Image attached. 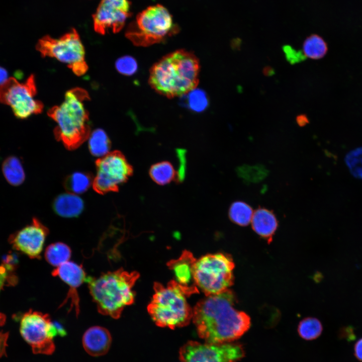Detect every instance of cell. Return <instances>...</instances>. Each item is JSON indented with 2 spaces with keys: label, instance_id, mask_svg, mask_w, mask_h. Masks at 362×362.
I'll return each instance as SVG.
<instances>
[{
  "label": "cell",
  "instance_id": "1",
  "mask_svg": "<svg viewBox=\"0 0 362 362\" xmlns=\"http://www.w3.org/2000/svg\"><path fill=\"white\" fill-rule=\"evenodd\" d=\"M236 297L228 289L206 296L193 308V321L199 337L210 344L232 342L242 336L250 326V318L234 308Z\"/></svg>",
  "mask_w": 362,
  "mask_h": 362
},
{
  "label": "cell",
  "instance_id": "2",
  "mask_svg": "<svg viewBox=\"0 0 362 362\" xmlns=\"http://www.w3.org/2000/svg\"><path fill=\"white\" fill-rule=\"evenodd\" d=\"M199 60L193 53L179 49L167 54L150 69L149 83L168 98L188 93L199 81Z\"/></svg>",
  "mask_w": 362,
  "mask_h": 362
},
{
  "label": "cell",
  "instance_id": "3",
  "mask_svg": "<svg viewBox=\"0 0 362 362\" xmlns=\"http://www.w3.org/2000/svg\"><path fill=\"white\" fill-rule=\"evenodd\" d=\"M89 100L86 90L73 88L65 93L60 105L47 112L57 124L53 131L56 139L69 150L78 148L90 135L89 113L85 107V102Z\"/></svg>",
  "mask_w": 362,
  "mask_h": 362
},
{
  "label": "cell",
  "instance_id": "4",
  "mask_svg": "<svg viewBox=\"0 0 362 362\" xmlns=\"http://www.w3.org/2000/svg\"><path fill=\"white\" fill-rule=\"evenodd\" d=\"M139 277L136 271L129 272L120 268L97 278L86 277L85 282L98 312L114 319L119 318L124 308L134 302L133 287Z\"/></svg>",
  "mask_w": 362,
  "mask_h": 362
},
{
  "label": "cell",
  "instance_id": "5",
  "mask_svg": "<svg viewBox=\"0 0 362 362\" xmlns=\"http://www.w3.org/2000/svg\"><path fill=\"white\" fill-rule=\"evenodd\" d=\"M153 289L147 311L155 324L172 329L188 325L192 319L193 309L187 299L199 293L198 288L184 287L173 280L166 286L155 282Z\"/></svg>",
  "mask_w": 362,
  "mask_h": 362
},
{
  "label": "cell",
  "instance_id": "6",
  "mask_svg": "<svg viewBox=\"0 0 362 362\" xmlns=\"http://www.w3.org/2000/svg\"><path fill=\"white\" fill-rule=\"evenodd\" d=\"M178 31L168 10L157 4L139 13L129 25L125 36L134 45L147 47L165 40Z\"/></svg>",
  "mask_w": 362,
  "mask_h": 362
},
{
  "label": "cell",
  "instance_id": "7",
  "mask_svg": "<svg viewBox=\"0 0 362 362\" xmlns=\"http://www.w3.org/2000/svg\"><path fill=\"white\" fill-rule=\"evenodd\" d=\"M234 263L227 254H207L197 259L194 277L197 287L206 296L218 294L229 289L234 282Z\"/></svg>",
  "mask_w": 362,
  "mask_h": 362
},
{
  "label": "cell",
  "instance_id": "8",
  "mask_svg": "<svg viewBox=\"0 0 362 362\" xmlns=\"http://www.w3.org/2000/svg\"><path fill=\"white\" fill-rule=\"evenodd\" d=\"M36 49L43 57L55 58L64 63L78 76L88 69L84 46L74 28L58 38L48 35L42 37L36 44Z\"/></svg>",
  "mask_w": 362,
  "mask_h": 362
},
{
  "label": "cell",
  "instance_id": "9",
  "mask_svg": "<svg viewBox=\"0 0 362 362\" xmlns=\"http://www.w3.org/2000/svg\"><path fill=\"white\" fill-rule=\"evenodd\" d=\"M37 87L35 76L31 74L24 82L10 77L0 85V102L10 106L16 117L25 119L41 113L43 103L35 99Z\"/></svg>",
  "mask_w": 362,
  "mask_h": 362
},
{
  "label": "cell",
  "instance_id": "10",
  "mask_svg": "<svg viewBox=\"0 0 362 362\" xmlns=\"http://www.w3.org/2000/svg\"><path fill=\"white\" fill-rule=\"evenodd\" d=\"M96 167V175L92 185L96 192L101 195L118 192L119 186L127 182L133 172L132 165L118 150L98 158Z\"/></svg>",
  "mask_w": 362,
  "mask_h": 362
},
{
  "label": "cell",
  "instance_id": "11",
  "mask_svg": "<svg viewBox=\"0 0 362 362\" xmlns=\"http://www.w3.org/2000/svg\"><path fill=\"white\" fill-rule=\"evenodd\" d=\"M20 332L34 353L49 355L54 351L53 339L58 332L49 314L32 310L25 313L21 319Z\"/></svg>",
  "mask_w": 362,
  "mask_h": 362
},
{
  "label": "cell",
  "instance_id": "12",
  "mask_svg": "<svg viewBox=\"0 0 362 362\" xmlns=\"http://www.w3.org/2000/svg\"><path fill=\"white\" fill-rule=\"evenodd\" d=\"M244 356L242 346L232 342L210 344L189 341L179 351L180 362H237Z\"/></svg>",
  "mask_w": 362,
  "mask_h": 362
},
{
  "label": "cell",
  "instance_id": "13",
  "mask_svg": "<svg viewBox=\"0 0 362 362\" xmlns=\"http://www.w3.org/2000/svg\"><path fill=\"white\" fill-rule=\"evenodd\" d=\"M130 6L128 0H101L93 15L95 31L102 35L120 32L131 15Z\"/></svg>",
  "mask_w": 362,
  "mask_h": 362
},
{
  "label": "cell",
  "instance_id": "14",
  "mask_svg": "<svg viewBox=\"0 0 362 362\" xmlns=\"http://www.w3.org/2000/svg\"><path fill=\"white\" fill-rule=\"evenodd\" d=\"M48 234L49 229L33 218L30 224L11 235L9 240L16 249L31 258H39Z\"/></svg>",
  "mask_w": 362,
  "mask_h": 362
},
{
  "label": "cell",
  "instance_id": "15",
  "mask_svg": "<svg viewBox=\"0 0 362 362\" xmlns=\"http://www.w3.org/2000/svg\"><path fill=\"white\" fill-rule=\"evenodd\" d=\"M51 274L53 277H59L69 287L67 296L59 307L70 300L69 311L74 309L77 316L79 314V298L77 290L86 278L82 266L69 260L56 267Z\"/></svg>",
  "mask_w": 362,
  "mask_h": 362
},
{
  "label": "cell",
  "instance_id": "16",
  "mask_svg": "<svg viewBox=\"0 0 362 362\" xmlns=\"http://www.w3.org/2000/svg\"><path fill=\"white\" fill-rule=\"evenodd\" d=\"M197 259L191 252L185 250L178 258L169 261L167 266L172 272L174 280L184 287L198 288L194 277Z\"/></svg>",
  "mask_w": 362,
  "mask_h": 362
},
{
  "label": "cell",
  "instance_id": "17",
  "mask_svg": "<svg viewBox=\"0 0 362 362\" xmlns=\"http://www.w3.org/2000/svg\"><path fill=\"white\" fill-rule=\"evenodd\" d=\"M82 341L83 348L87 353L93 356H99L106 354L109 351L112 336L106 328L95 326L85 331Z\"/></svg>",
  "mask_w": 362,
  "mask_h": 362
},
{
  "label": "cell",
  "instance_id": "18",
  "mask_svg": "<svg viewBox=\"0 0 362 362\" xmlns=\"http://www.w3.org/2000/svg\"><path fill=\"white\" fill-rule=\"evenodd\" d=\"M251 222L253 230L270 243L278 227L273 213L266 209H258L253 213Z\"/></svg>",
  "mask_w": 362,
  "mask_h": 362
},
{
  "label": "cell",
  "instance_id": "19",
  "mask_svg": "<svg viewBox=\"0 0 362 362\" xmlns=\"http://www.w3.org/2000/svg\"><path fill=\"white\" fill-rule=\"evenodd\" d=\"M83 208L82 200L76 194L70 193L59 195L53 203V209L55 212L63 217H77L82 212Z\"/></svg>",
  "mask_w": 362,
  "mask_h": 362
},
{
  "label": "cell",
  "instance_id": "20",
  "mask_svg": "<svg viewBox=\"0 0 362 362\" xmlns=\"http://www.w3.org/2000/svg\"><path fill=\"white\" fill-rule=\"evenodd\" d=\"M4 176L11 185L17 186L25 180V174L19 159L16 156L7 157L2 164Z\"/></svg>",
  "mask_w": 362,
  "mask_h": 362
},
{
  "label": "cell",
  "instance_id": "21",
  "mask_svg": "<svg viewBox=\"0 0 362 362\" xmlns=\"http://www.w3.org/2000/svg\"><path fill=\"white\" fill-rule=\"evenodd\" d=\"M71 255L70 248L66 244L57 242L48 245L45 251V258L51 265L58 267L69 261Z\"/></svg>",
  "mask_w": 362,
  "mask_h": 362
},
{
  "label": "cell",
  "instance_id": "22",
  "mask_svg": "<svg viewBox=\"0 0 362 362\" xmlns=\"http://www.w3.org/2000/svg\"><path fill=\"white\" fill-rule=\"evenodd\" d=\"M111 146V141L103 129H97L90 133L88 149L93 155L101 157L109 153Z\"/></svg>",
  "mask_w": 362,
  "mask_h": 362
},
{
  "label": "cell",
  "instance_id": "23",
  "mask_svg": "<svg viewBox=\"0 0 362 362\" xmlns=\"http://www.w3.org/2000/svg\"><path fill=\"white\" fill-rule=\"evenodd\" d=\"M328 46L326 42L320 36L312 34L308 37L303 44V53L306 57L312 59H320L326 54Z\"/></svg>",
  "mask_w": 362,
  "mask_h": 362
},
{
  "label": "cell",
  "instance_id": "24",
  "mask_svg": "<svg viewBox=\"0 0 362 362\" xmlns=\"http://www.w3.org/2000/svg\"><path fill=\"white\" fill-rule=\"evenodd\" d=\"M152 179L159 185H165L172 181L176 175V171L171 163L163 161L153 164L149 169Z\"/></svg>",
  "mask_w": 362,
  "mask_h": 362
},
{
  "label": "cell",
  "instance_id": "25",
  "mask_svg": "<svg viewBox=\"0 0 362 362\" xmlns=\"http://www.w3.org/2000/svg\"><path fill=\"white\" fill-rule=\"evenodd\" d=\"M87 173L75 172L67 176L64 183V187L70 193L82 194L89 188L93 181Z\"/></svg>",
  "mask_w": 362,
  "mask_h": 362
},
{
  "label": "cell",
  "instance_id": "26",
  "mask_svg": "<svg viewBox=\"0 0 362 362\" xmlns=\"http://www.w3.org/2000/svg\"><path fill=\"white\" fill-rule=\"evenodd\" d=\"M253 212L250 206L242 201L232 204L229 210V216L232 221L240 226H246L251 222Z\"/></svg>",
  "mask_w": 362,
  "mask_h": 362
},
{
  "label": "cell",
  "instance_id": "27",
  "mask_svg": "<svg viewBox=\"0 0 362 362\" xmlns=\"http://www.w3.org/2000/svg\"><path fill=\"white\" fill-rule=\"evenodd\" d=\"M322 326L320 321L315 318H307L299 323L298 331L303 339L311 340L318 338L322 331Z\"/></svg>",
  "mask_w": 362,
  "mask_h": 362
},
{
  "label": "cell",
  "instance_id": "28",
  "mask_svg": "<svg viewBox=\"0 0 362 362\" xmlns=\"http://www.w3.org/2000/svg\"><path fill=\"white\" fill-rule=\"evenodd\" d=\"M187 105L190 109L196 112L204 111L209 106V99L202 89L194 88L188 93Z\"/></svg>",
  "mask_w": 362,
  "mask_h": 362
},
{
  "label": "cell",
  "instance_id": "29",
  "mask_svg": "<svg viewBox=\"0 0 362 362\" xmlns=\"http://www.w3.org/2000/svg\"><path fill=\"white\" fill-rule=\"evenodd\" d=\"M346 163L354 176L362 178V147L350 152L346 155Z\"/></svg>",
  "mask_w": 362,
  "mask_h": 362
},
{
  "label": "cell",
  "instance_id": "30",
  "mask_svg": "<svg viewBox=\"0 0 362 362\" xmlns=\"http://www.w3.org/2000/svg\"><path fill=\"white\" fill-rule=\"evenodd\" d=\"M115 66L119 72L127 76L133 75L138 69L136 60L130 56H124L118 59Z\"/></svg>",
  "mask_w": 362,
  "mask_h": 362
},
{
  "label": "cell",
  "instance_id": "31",
  "mask_svg": "<svg viewBox=\"0 0 362 362\" xmlns=\"http://www.w3.org/2000/svg\"><path fill=\"white\" fill-rule=\"evenodd\" d=\"M241 176L246 179L254 182L261 179L265 176L266 170L261 166H244L238 169Z\"/></svg>",
  "mask_w": 362,
  "mask_h": 362
},
{
  "label": "cell",
  "instance_id": "32",
  "mask_svg": "<svg viewBox=\"0 0 362 362\" xmlns=\"http://www.w3.org/2000/svg\"><path fill=\"white\" fill-rule=\"evenodd\" d=\"M13 268V266L4 263L0 266V291L6 284H12L16 282V278L11 275ZM5 321V315L0 313V326L3 325Z\"/></svg>",
  "mask_w": 362,
  "mask_h": 362
},
{
  "label": "cell",
  "instance_id": "33",
  "mask_svg": "<svg viewBox=\"0 0 362 362\" xmlns=\"http://www.w3.org/2000/svg\"><path fill=\"white\" fill-rule=\"evenodd\" d=\"M283 50L286 60L291 64L300 62L306 58L302 51L296 50L290 45H284L283 47Z\"/></svg>",
  "mask_w": 362,
  "mask_h": 362
},
{
  "label": "cell",
  "instance_id": "34",
  "mask_svg": "<svg viewBox=\"0 0 362 362\" xmlns=\"http://www.w3.org/2000/svg\"><path fill=\"white\" fill-rule=\"evenodd\" d=\"M354 354L356 358L359 361L362 362V338L357 340L355 343Z\"/></svg>",
  "mask_w": 362,
  "mask_h": 362
},
{
  "label": "cell",
  "instance_id": "35",
  "mask_svg": "<svg viewBox=\"0 0 362 362\" xmlns=\"http://www.w3.org/2000/svg\"><path fill=\"white\" fill-rule=\"evenodd\" d=\"M296 121L297 124L300 127L304 126L309 123V120L305 114L298 115L296 118Z\"/></svg>",
  "mask_w": 362,
  "mask_h": 362
},
{
  "label": "cell",
  "instance_id": "36",
  "mask_svg": "<svg viewBox=\"0 0 362 362\" xmlns=\"http://www.w3.org/2000/svg\"><path fill=\"white\" fill-rule=\"evenodd\" d=\"M7 334L0 332V355L4 353Z\"/></svg>",
  "mask_w": 362,
  "mask_h": 362
},
{
  "label": "cell",
  "instance_id": "37",
  "mask_svg": "<svg viewBox=\"0 0 362 362\" xmlns=\"http://www.w3.org/2000/svg\"><path fill=\"white\" fill-rule=\"evenodd\" d=\"M8 78L7 71L4 68L0 66V85L4 83Z\"/></svg>",
  "mask_w": 362,
  "mask_h": 362
},
{
  "label": "cell",
  "instance_id": "38",
  "mask_svg": "<svg viewBox=\"0 0 362 362\" xmlns=\"http://www.w3.org/2000/svg\"><path fill=\"white\" fill-rule=\"evenodd\" d=\"M274 69L269 66H265L262 69V73L266 76H270L275 74Z\"/></svg>",
  "mask_w": 362,
  "mask_h": 362
}]
</instances>
